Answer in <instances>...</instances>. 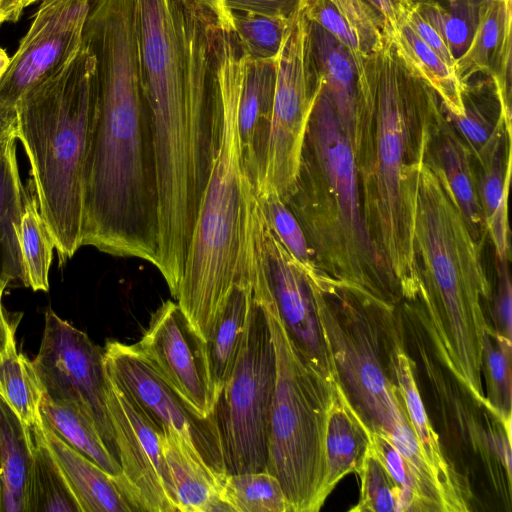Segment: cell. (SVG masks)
I'll return each instance as SVG.
<instances>
[{
    "mask_svg": "<svg viewBox=\"0 0 512 512\" xmlns=\"http://www.w3.org/2000/svg\"><path fill=\"white\" fill-rule=\"evenodd\" d=\"M83 43L95 58L99 99L85 171L83 246L155 267L157 181L137 1L95 0Z\"/></svg>",
    "mask_w": 512,
    "mask_h": 512,
    "instance_id": "obj_1",
    "label": "cell"
},
{
    "mask_svg": "<svg viewBox=\"0 0 512 512\" xmlns=\"http://www.w3.org/2000/svg\"><path fill=\"white\" fill-rule=\"evenodd\" d=\"M354 59L350 139L365 228L394 294L415 301L421 285L413 234L416 192L441 101L390 35L380 49Z\"/></svg>",
    "mask_w": 512,
    "mask_h": 512,
    "instance_id": "obj_2",
    "label": "cell"
},
{
    "mask_svg": "<svg viewBox=\"0 0 512 512\" xmlns=\"http://www.w3.org/2000/svg\"><path fill=\"white\" fill-rule=\"evenodd\" d=\"M138 14L158 206L186 212L201 200L213 157L216 25L194 0H138Z\"/></svg>",
    "mask_w": 512,
    "mask_h": 512,
    "instance_id": "obj_3",
    "label": "cell"
},
{
    "mask_svg": "<svg viewBox=\"0 0 512 512\" xmlns=\"http://www.w3.org/2000/svg\"><path fill=\"white\" fill-rule=\"evenodd\" d=\"M414 248L420 272L417 300L440 360L487 408L482 384L483 308L492 298L479 245L441 172L425 157L418 179Z\"/></svg>",
    "mask_w": 512,
    "mask_h": 512,
    "instance_id": "obj_4",
    "label": "cell"
},
{
    "mask_svg": "<svg viewBox=\"0 0 512 512\" xmlns=\"http://www.w3.org/2000/svg\"><path fill=\"white\" fill-rule=\"evenodd\" d=\"M214 142L177 304L207 343L232 288L242 283L241 245L246 194L238 129L243 55L231 32L216 29L212 42Z\"/></svg>",
    "mask_w": 512,
    "mask_h": 512,
    "instance_id": "obj_5",
    "label": "cell"
},
{
    "mask_svg": "<svg viewBox=\"0 0 512 512\" xmlns=\"http://www.w3.org/2000/svg\"><path fill=\"white\" fill-rule=\"evenodd\" d=\"M286 204L324 281L390 306L400 303L365 228L350 136L316 86L295 188Z\"/></svg>",
    "mask_w": 512,
    "mask_h": 512,
    "instance_id": "obj_6",
    "label": "cell"
},
{
    "mask_svg": "<svg viewBox=\"0 0 512 512\" xmlns=\"http://www.w3.org/2000/svg\"><path fill=\"white\" fill-rule=\"evenodd\" d=\"M98 105L96 62L84 43L15 105V136L60 265L83 246L85 171Z\"/></svg>",
    "mask_w": 512,
    "mask_h": 512,
    "instance_id": "obj_7",
    "label": "cell"
},
{
    "mask_svg": "<svg viewBox=\"0 0 512 512\" xmlns=\"http://www.w3.org/2000/svg\"><path fill=\"white\" fill-rule=\"evenodd\" d=\"M312 282L317 313L349 401L373 432L386 435L413 473L426 469L398 385L394 358L403 344L395 307L345 287Z\"/></svg>",
    "mask_w": 512,
    "mask_h": 512,
    "instance_id": "obj_8",
    "label": "cell"
},
{
    "mask_svg": "<svg viewBox=\"0 0 512 512\" xmlns=\"http://www.w3.org/2000/svg\"><path fill=\"white\" fill-rule=\"evenodd\" d=\"M250 286L266 315L275 353L265 470L279 480L290 512H317L323 506L326 411L338 381L329 382L296 347L278 312L262 258L250 270Z\"/></svg>",
    "mask_w": 512,
    "mask_h": 512,
    "instance_id": "obj_9",
    "label": "cell"
},
{
    "mask_svg": "<svg viewBox=\"0 0 512 512\" xmlns=\"http://www.w3.org/2000/svg\"><path fill=\"white\" fill-rule=\"evenodd\" d=\"M275 373L270 328L253 296L233 371L213 412L227 474L266 468Z\"/></svg>",
    "mask_w": 512,
    "mask_h": 512,
    "instance_id": "obj_10",
    "label": "cell"
},
{
    "mask_svg": "<svg viewBox=\"0 0 512 512\" xmlns=\"http://www.w3.org/2000/svg\"><path fill=\"white\" fill-rule=\"evenodd\" d=\"M315 94L308 21L293 18L277 58L272 115L256 192L275 190L286 203L295 188Z\"/></svg>",
    "mask_w": 512,
    "mask_h": 512,
    "instance_id": "obj_11",
    "label": "cell"
},
{
    "mask_svg": "<svg viewBox=\"0 0 512 512\" xmlns=\"http://www.w3.org/2000/svg\"><path fill=\"white\" fill-rule=\"evenodd\" d=\"M31 362L43 395L71 405L90 419L118 462L107 407L103 350L86 333L48 309L40 348Z\"/></svg>",
    "mask_w": 512,
    "mask_h": 512,
    "instance_id": "obj_12",
    "label": "cell"
},
{
    "mask_svg": "<svg viewBox=\"0 0 512 512\" xmlns=\"http://www.w3.org/2000/svg\"><path fill=\"white\" fill-rule=\"evenodd\" d=\"M106 380L108 413L121 467L119 488L135 511H178L162 453V429L107 371Z\"/></svg>",
    "mask_w": 512,
    "mask_h": 512,
    "instance_id": "obj_13",
    "label": "cell"
},
{
    "mask_svg": "<svg viewBox=\"0 0 512 512\" xmlns=\"http://www.w3.org/2000/svg\"><path fill=\"white\" fill-rule=\"evenodd\" d=\"M103 354L106 371L162 430H175L196 448L213 470L227 474L214 416L201 419L192 413L136 344L109 340Z\"/></svg>",
    "mask_w": 512,
    "mask_h": 512,
    "instance_id": "obj_14",
    "label": "cell"
},
{
    "mask_svg": "<svg viewBox=\"0 0 512 512\" xmlns=\"http://www.w3.org/2000/svg\"><path fill=\"white\" fill-rule=\"evenodd\" d=\"M136 345L192 413L201 419L213 416L218 393L207 343L194 331L177 302L161 304Z\"/></svg>",
    "mask_w": 512,
    "mask_h": 512,
    "instance_id": "obj_15",
    "label": "cell"
},
{
    "mask_svg": "<svg viewBox=\"0 0 512 512\" xmlns=\"http://www.w3.org/2000/svg\"><path fill=\"white\" fill-rule=\"evenodd\" d=\"M91 0H41L0 78V108L15 109L30 87L62 68L80 49Z\"/></svg>",
    "mask_w": 512,
    "mask_h": 512,
    "instance_id": "obj_16",
    "label": "cell"
},
{
    "mask_svg": "<svg viewBox=\"0 0 512 512\" xmlns=\"http://www.w3.org/2000/svg\"><path fill=\"white\" fill-rule=\"evenodd\" d=\"M260 227L268 279L282 322L308 363L336 383L337 369L320 325L311 280L273 233L263 211Z\"/></svg>",
    "mask_w": 512,
    "mask_h": 512,
    "instance_id": "obj_17",
    "label": "cell"
},
{
    "mask_svg": "<svg viewBox=\"0 0 512 512\" xmlns=\"http://www.w3.org/2000/svg\"><path fill=\"white\" fill-rule=\"evenodd\" d=\"M512 4L494 0L481 20L467 50L455 60L462 85L483 73L493 81L506 130H511Z\"/></svg>",
    "mask_w": 512,
    "mask_h": 512,
    "instance_id": "obj_18",
    "label": "cell"
},
{
    "mask_svg": "<svg viewBox=\"0 0 512 512\" xmlns=\"http://www.w3.org/2000/svg\"><path fill=\"white\" fill-rule=\"evenodd\" d=\"M242 55L238 129L244 169L254 187L260 178L269 134L277 60H255Z\"/></svg>",
    "mask_w": 512,
    "mask_h": 512,
    "instance_id": "obj_19",
    "label": "cell"
},
{
    "mask_svg": "<svg viewBox=\"0 0 512 512\" xmlns=\"http://www.w3.org/2000/svg\"><path fill=\"white\" fill-rule=\"evenodd\" d=\"M394 373L423 458L439 489L444 512L470 510L461 480L444 455L439 436L428 419L415 381L414 363L405 352L403 344L398 346L395 353Z\"/></svg>",
    "mask_w": 512,
    "mask_h": 512,
    "instance_id": "obj_20",
    "label": "cell"
},
{
    "mask_svg": "<svg viewBox=\"0 0 512 512\" xmlns=\"http://www.w3.org/2000/svg\"><path fill=\"white\" fill-rule=\"evenodd\" d=\"M472 156L469 146L455 132L441 107L432 127L426 158L443 175L472 237L482 246L487 230L472 169Z\"/></svg>",
    "mask_w": 512,
    "mask_h": 512,
    "instance_id": "obj_21",
    "label": "cell"
},
{
    "mask_svg": "<svg viewBox=\"0 0 512 512\" xmlns=\"http://www.w3.org/2000/svg\"><path fill=\"white\" fill-rule=\"evenodd\" d=\"M372 441V430L349 401L338 381L331 393L324 426V504L346 475L357 473Z\"/></svg>",
    "mask_w": 512,
    "mask_h": 512,
    "instance_id": "obj_22",
    "label": "cell"
},
{
    "mask_svg": "<svg viewBox=\"0 0 512 512\" xmlns=\"http://www.w3.org/2000/svg\"><path fill=\"white\" fill-rule=\"evenodd\" d=\"M161 436L162 453L173 483L178 511L231 512L222 497L221 475L213 470L196 448L171 428Z\"/></svg>",
    "mask_w": 512,
    "mask_h": 512,
    "instance_id": "obj_23",
    "label": "cell"
},
{
    "mask_svg": "<svg viewBox=\"0 0 512 512\" xmlns=\"http://www.w3.org/2000/svg\"><path fill=\"white\" fill-rule=\"evenodd\" d=\"M308 40L316 86L333 104L342 127L351 138L357 83L353 53L323 28L309 21Z\"/></svg>",
    "mask_w": 512,
    "mask_h": 512,
    "instance_id": "obj_24",
    "label": "cell"
},
{
    "mask_svg": "<svg viewBox=\"0 0 512 512\" xmlns=\"http://www.w3.org/2000/svg\"><path fill=\"white\" fill-rule=\"evenodd\" d=\"M43 434L81 512L135 511L111 475L67 445L44 424Z\"/></svg>",
    "mask_w": 512,
    "mask_h": 512,
    "instance_id": "obj_25",
    "label": "cell"
},
{
    "mask_svg": "<svg viewBox=\"0 0 512 512\" xmlns=\"http://www.w3.org/2000/svg\"><path fill=\"white\" fill-rule=\"evenodd\" d=\"M33 460L31 433L0 391L1 512H27Z\"/></svg>",
    "mask_w": 512,
    "mask_h": 512,
    "instance_id": "obj_26",
    "label": "cell"
},
{
    "mask_svg": "<svg viewBox=\"0 0 512 512\" xmlns=\"http://www.w3.org/2000/svg\"><path fill=\"white\" fill-rule=\"evenodd\" d=\"M16 136L0 145V276L23 283L19 229L26 198L16 151Z\"/></svg>",
    "mask_w": 512,
    "mask_h": 512,
    "instance_id": "obj_27",
    "label": "cell"
},
{
    "mask_svg": "<svg viewBox=\"0 0 512 512\" xmlns=\"http://www.w3.org/2000/svg\"><path fill=\"white\" fill-rule=\"evenodd\" d=\"M252 304L251 286L235 285L221 309L207 341L210 370L218 396L233 371Z\"/></svg>",
    "mask_w": 512,
    "mask_h": 512,
    "instance_id": "obj_28",
    "label": "cell"
},
{
    "mask_svg": "<svg viewBox=\"0 0 512 512\" xmlns=\"http://www.w3.org/2000/svg\"><path fill=\"white\" fill-rule=\"evenodd\" d=\"M400 55L439 96L445 112H464L463 85L453 68L448 66L412 30L405 17L390 34Z\"/></svg>",
    "mask_w": 512,
    "mask_h": 512,
    "instance_id": "obj_29",
    "label": "cell"
},
{
    "mask_svg": "<svg viewBox=\"0 0 512 512\" xmlns=\"http://www.w3.org/2000/svg\"><path fill=\"white\" fill-rule=\"evenodd\" d=\"M40 414L46 427L67 445L111 475L118 484L121 467L105 446L90 419L71 405L54 401L45 395L41 400Z\"/></svg>",
    "mask_w": 512,
    "mask_h": 512,
    "instance_id": "obj_30",
    "label": "cell"
},
{
    "mask_svg": "<svg viewBox=\"0 0 512 512\" xmlns=\"http://www.w3.org/2000/svg\"><path fill=\"white\" fill-rule=\"evenodd\" d=\"M416 12L443 38L456 60L468 48L494 0H411Z\"/></svg>",
    "mask_w": 512,
    "mask_h": 512,
    "instance_id": "obj_31",
    "label": "cell"
},
{
    "mask_svg": "<svg viewBox=\"0 0 512 512\" xmlns=\"http://www.w3.org/2000/svg\"><path fill=\"white\" fill-rule=\"evenodd\" d=\"M19 229V247L23 268V284L34 291L49 290V272L55 244L39 209L31 179Z\"/></svg>",
    "mask_w": 512,
    "mask_h": 512,
    "instance_id": "obj_32",
    "label": "cell"
},
{
    "mask_svg": "<svg viewBox=\"0 0 512 512\" xmlns=\"http://www.w3.org/2000/svg\"><path fill=\"white\" fill-rule=\"evenodd\" d=\"M482 167L478 192L481 210L498 260L510 258L507 198L511 178V146L506 159L497 151Z\"/></svg>",
    "mask_w": 512,
    "mask_h": 512,
    "instance_id": "obj_33",
    "label": "cell"
},
{
    "mask_svg": "<svg viewBox=\"0 0 512 512\" xmlns=\"http://www.w3.org/2000/svg\"><path fill=\"white\" fill-rule=\"evenodd\" d=\"M33 466L27 512H81L43 434V423L31 431Z\"/></svg>",
    "mask_w": 512,
    "mask_h": 512,
    "instance_id": "obj_34",
    "label": "cell"
},
{
    "mask_svg": "<svg viewBox=\"0 0 512 512\" xmlns=\"http://www.w3.org/2000/svg\"><path fill=\"white\" fill-rule=\"evenodd\" d=\"M0 391L30 433L42 424L43 391L31 360L17 351L15 333L0 356Z\"/></svg>",
    "mask_w": 512,
    "mask_h": 512,
    "instance_id": "obj_35",
    "label": "cell"
},
{
    "mask_svg": "<svg viewBox=\"0 0 512 512\" xmlns=\"http://www.w3.org/2000/svg\"><path fill=\"white\" fill-rule=\"evenodd\" d=\"M222 497L232 512H290L279 480L266 470L226 474Z\"/></svg>",
    "mask_w": 512,
    "mask_h": 512,
    "instance_id": "obj_36",
    "label": "cell"
},
{
    "mask_svg": "<svg viewBox=\"0 0 512 512\" xmlns=\"http://www.w3.org/2000/svg\"><path fill=\"white\" fill-rule=\"evenodd\" d=\"M293 18L232 11L226 31L233 34L246 57L277 60Z\"/></svg>",
    "mask_w": 512,
    "mask_h": 512,
    "instance_id": "obj_37",
    "label": "cell"
},
{
    "mask_svg": "<svg viewBox=\"0 0 512 512\" xmlns=\"http://www.w3.org/2000/svg\"><path fill=\"white\" fill-rule=\"evenodd\" d=\"M511 346L510 339L495 328H488L482 357L487 410L507 426H511Z\"/></svg>",
    "mask_w": 512,
    "mask_h": 512,
    "instance_id": "obj_38",
    "label": "cell"
},
{
    "mask_svg": "<svg viewBox=\"0 0 512 512\" xmlns=\"http://www.w3.org/2000/svg\"><path fill=\"white\" fill-rule=\"evenodd\" d=\"M255 192V191H254ZM266 221L287 252L314 282H320L318 271L305 233L287 204L272 189L255 192Z\"/></svg>",
    "mask_w": 512,
    "mask_h": 512,
    "instance_id": "obj_39",
    "label": "cell"
},
{
    "mask_svg": "<svg viewBox=\"0 0 512 512\" xmlns=\"http://www.w3.org/2000/svg\"><path fill=\"white\" fill-rule=\"evenodd\" d=\"M464 112L455 115L445 112L464 137L472 155L483 166L497 151L501 149L502 140L507 135L503 118L492 124L477 103L474 91L469 82L463 84ZM508 136V135H507ZM510 137V136H508Z\"/></svg>",
    "mask_w": 512,
    "mask_h": 512,
    "instance_id": "obj_40",
    "label": "cell"
},
{
    "mask_svg": "<svg viewBox=\"0 0 512 512\" xmlns=\"http://www.w3.org/2000/svg\"><path fill=\"white\" fill-rule=\"evenodd\" d=\"M357 474L361 479L360 498L350 512H397L400 490L376 455L372 444Z\"/></svg>",
    "mask_w": 512,
    "mask_h": 512,
    "instance_id": "obj_41",
    "label": "cell"
},
{
    "mask_svg": "<svg viewBox=\"0 0 512 512\" xmlns=\"http://www.w3.org/2000/svg\"><path fill=\"white\" fill-rule=\"evenodd\" d=\"M371 444L400 490L397 512H426L410 468L389 438L383 433L372 431Z\"/></svg>",
    "mask_w": 512,
    "mask_h": 512,
    "instance_id": "obj_42",
    "label": "cell"
},
{
    "mask_svg": "<svg viewBox=\"0 0 512 512\" xmlns=\"http://www.w3.org/2000/svg\"><path fill=\"white\" fill-rule=\"evenodd\" d=\"M357 35L368 55L382 47L388 36L381 14L366 0H329Z\"/></svg>",
    "mask_w": 512,
    "mask_h": 512,
    "instance_id": "obj_43",
    "label": "cell"
},
{
    "mask_svg": "<svg viewBox=\"0 0 512 512\" xmlns=\"http://www.w3.org/2000/svg\"><path fill=\"white\" fill-rule=\"evenodd\" d=\"M204 9L214 24L226 31L232 11L292 19L303 0H194Z\"/></svg>",
    "mask_w": 512,
    "mask_h": 512,
    "instance_id": "obj_44",
    "label": "cell"
},
{
    "mask_svg": "<svg viewBox=\"0 0 512 512\" xmlns=\"http://www.w3.org/2000/svg\"><path fill=\"white\" fill-rule=\"evenodd\" d=\"M301 11L309 22L317 24L351 50L354 57L365 56L357 35L329 0H303Z\"/></svg>",
    "mask_w": 512,
    "mask_h": 512,
    "instance_id": "obj_45",
    "label": "cell"
},
{
    "mask_svg": "<svg viewBox=\"0 0 512 512\" xmlns=\"http://www.w3.org/2000/svg\"><path fill=\"white\" fill-rule=\"evenodd\" d=\"M508 262L497 259L498 288L494 300V316L495 329L511 340L512 286Z\"/></svg>",
    "mask_w": 512,
    "mask_h": 512,
    "instance_id": "obj_46",
    "label": "cell"
},
{
    "mask_svg": "<svg viewBox=\"0 0 512 512\" xmlns=\"http://www.w3.org/2000/svg\"><path fill=\"white\" fill-rule=\"evenodd\" d=\"M405 19L416 35L448 66L454 69L455 59L450 53L443 38L416 12L412 6L405 15Z\"/></svg>",
    "mask_w": 512,
    "mask_h": 512,
    "instance_id": "obj_47",
    "label": "cell"
},
{
    "mask_svg": "<svg viewBox=\"0 0 512 512\" xmlns=\"http://www.w3.org/2000/svg\"><path fill=\"white\" fill-rule=\"evenodd\" d=\"M383 17L387 34L390 35L412 6L411 0H366Z\"/></svg>",
    "mask_w": 512,
    "mask_h": 512,
    "instance_id": "obj_48",
    "label": "cell"
},
{
    "mask_svg": "<svg viewBox=\"0 0 512 512\" xmlns=\"http://www.w3.org/2000/svg\"><path fill=\"white\" fill-rule=\"evenodd\" d=\"M7 285L0 276V356L6 351L11 336L15 333V326L8 322L2 305V296Z\"/></svg>",
    "mask_w": 512,
    "mask_h": 512,
    "instance_id": "obj_49",
    "label": "cell"
},
{
    "mask_svg": "<svg viewBox=\"0 0 512 512\" xmlns=\"http://www.w3.org/2000/svg\"><path fill=\"white\" fill-rule=\"evenodd\" d=\"M16 111L15 109L0 108V145L15 135Z\"/></svg>",
    "mask_w": 512,
    "mask_h": 512,
    "instance_id": "obj_50",
    "label": "cell"
},
{
    "mask_svg": "<svg viewBox=\"0 0 512 512\" xmlns=\"http://www.w3.org/2000/svg\"><path fill=\"white\" fill-rule=\"evenodd\" d=\"M25 8L23 0H0V22H15Z\"/></svg>",
    "mask_w": 512,
    "mask_h": 512,
    "instance_id": "obj_51",
    "label": "cell"
},
{
    "mask_svg": "<svg viewBox=\"0 0 512 512\" xmlns=\"http://www.w3.org/2000/svg\"><path fill=\"white\" fill-rule=\"evenodd\" d=\"M8 63H9L8 57L6 56L5 52L0 48V78L4 74Z\"/></svg>",
    "mask_w": 512,
    "mask_h": 512,
    "instance_id": "obj_52",
    "label": "cell"
},
{
    "mask_svg": "<svg viewBox=\"0 0 512 512\" xmlns=\"http://www.w3.org/2000/svg\"><path fill=\"white\" fill-rule=\"evenodd\" d=\"M36 1L37 0H23L25 7H27L28 5H30L31 3L36 2Z\"/></svg>",
    "mask_w": 512,
    "mask_h": 512,
    "instance_id": "obj_53",
    "label": "cell"
},
{
    "mask_svg": "<svg viewBox=\"0 0 512 512\" xmlns=\"http://www.w3.org/2000/svg\"><path fill=\"white\" fill-rule=\"evenodd\" d=\"M0 512H1V488H0Z\"/></svg>",
    "mask_w": 512,
    "mask_h": 512,
    "instance_id": "obj_54",
    "label": "cell"
},
{
    "mask_svg": "<svg viewBox=\"0 0 512 512\" xmlns=\"http://www.w3.org/2000/svg\"><path fill=\"white\" fill-rule=\"evenodd\" d=\"M507 3L512 4V0H506Z\"/></svg>",
    "mask_w": 512,
    "mask_h": 512,
    "instance_id": "obj_55",
    "label": "cell"
},
{
    "mask_svg": "<svg viewBox=\"0 0 512 512\" xmlns=\"http://www.w3.org/2000/svg\"><path fill=\"white\" fill-rule=\"evenodd\" d=\"M0 24H1V22H0Z\"/></svg>",
    "mask_w": 512,
    "mask_h": 512,
    "instance_id": "obj_56",
    "label": "cell"
}]
</instances>
